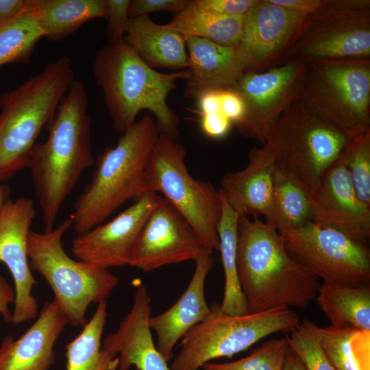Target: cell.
Here are the masks:
<instances>
[{
  "instance_id": "6da1fadb",
  "label": "cell",
  "mask_w": 370,
  "mask_h": 370,
  "mask_svg": "<svg viewBox=\"0 0 370 370\" xmlns=\"http://www.w3.org/2000/svg\"><path fill=\"white\" fill-rule=\"evenodd\" d=\"M84 84L75 79L47 123V139L32 149L27 168L44 231L54 228L60 208L82 173L95 162Z\"/></svg>"
},
{
  "instance_id": "7a4b0ae2",
  "label": "cell",
  "mask_w": 370,
  "mask_h": 370,
  "mask_svg": "<svg viewBox=\"0 0 370 370\" xmlns=\"http://www.w3.org/2000/svg\"><path fill=\"white\" fill-rule=\"evenodd\" d=\"M236 263L248 312L306 309L320 286L289 255L280 233L259 218L239 217Z\"/></svg>"
},
{
  "instance_id": "3957f363",
  "label": "cell",
  "mask_w": 370,
  "mask_h": 370,
  "mask_svg": "<svg viewBox=\"0 0 370 370\" xmlns=\"http://www.w3.org/2000/svg\"><path fill=\"white\" fill-rule=\"evenodd\" d=\"M92 69L115 132L124 133L136 121L139 112L147 110L153 114L160 133L177 140L180 121L167 98L179 79H188V69L158 72L124 41L97 50Z\"/></svg>"
},
{
  "instance_id": "277c9868",
  "label": "cell",
  "mask_w": 370,
  "mask_h": 370,
  "mask_svg": "<svg viewBox=\"0 0 370 370\" xmlns=\"http://www.w3.org/2000/svg\"><path fill=\"white\" fill-rule=\"evenodd\" d=\"M159 134L155 119L145 114L98 157L91 180L70 217L77 234L103 223L127 201L147 193V166Z\"/></svg>"
},
{
  "instance_id": "5b68a950",
  "label": "cell",
  "mask_w": 370,
  "mask_h": 370,
  "mask_svg": "<svg viewBox=\"0 0 370 370\" xmlns=\"http://www.w3.org/2000/svg\"><path fill=\"white\" fill-rule=\"evenodd\" d=\"M75 79L63 56L0 97V182L27 168L37 137Z\"/></svg>"
},
{
  "instance_id": "8992f818",
  "label": "cell",
  "mask_w": 370,
  "mask_h": 370,
  "mask_svg": "<svg viewBox=\"0 0 370 370\" xmlns=\"http://www.w3.org/2000/svg\"><path fill=\"white\" fill-rule=\"evenodd\" d=\"M72 226L71 217L49 231L31 230L28 236L30 268L48 283L54 301L66 315L69 324L83 326L90 304L106 300L119 284L118 278L108 269L71 258L62 243Z\"/></svg>"
},
{
  "instance_id": "52a82bcc",
  "label": "cell",
  "mask_w": 370,
  "mask_h": 370,
  "mask_svg": "<svg viewBox=\"0 0 370 370\" xmlns=\"http://www.w3.org/2000/svg\"><path fill=\"white\" fill-rule=\"evenodd\" d=\"M299 99L349 138L370 131V59L306 60Z\"/></svg>"
},
{
  "instance_id": "ba28073f",
  "label": "cell",
  "mask_w": 370,
  "mask_h": 370,
  "mask_svg": "<svg viewBox=\"0 0 370 370\" xmlns=\"http://www.w3.org/2000/svg\"><path fill=\"white\" fill-rule=\"evenodd\" d=\"M349 139L298 99L280 115L264 145L273 154L276 165L293 175L313 196L323 176L340 158Z\"/></svg>"
},
{
  "instance_id": "9c48e42d",
  "label": "cell",
  "mask_w": 370,
  "mask_h": 370,
  "mask_svg": "<svg viewBox=\"0 0 370 370\" xmlns=\"http://www.w3.org/2000/svg\"><path fill=\"white\" fill-rule=\"evenodd\" d=\"M211 309L210 315L181 339L171 370H199L212 360L245 351L271 334H288L300 323L297 313L286 307L242 315L222 313L219 306Z\"/></svg>"
},
{
  "instance_id": "30bf717a",
  "label": "cell",
  "mask_w": 370,
  "mask_h": 370,
  "mask_svg": "<svg viewBox=\"0 0 370 370\" xmlns=\"http://www.w3.org/2000/svg\"><path fill=\"white\" fill-rule=\"evenodd\" d=\"M184 147L160 133L146 171L147 192H159L188 222L212 251H219L217 225L222 212L220 190L189 173Z\"/></svg>"
},
{
  "instance_id": "8fae6325",
  "label": "cell",
  "mask_w": 370,
  "mask_h": 370,
  "mask_svg": "<svg viewBox=\"0 0 370 370\" xmlns=\"http://www.w3.org/2000/svg\"><path fill=\"white\" fill-rule=\"evenodd\" d=\"M279 233L291 257L323 283L370 284V249L367 243L314 221Z\"/></svg>"
},
{
  "instance_id": "7c38bea8",
  "label": "cell",
  "mask_w": 370,
  "mask_h": 370,
  "mask_svg": "<svg viewBox=\"0 0 370 370\" xmlns=\"http://www.w3.org/2000/svg\"><path fill=\"white\" fill-rule=\"evenodd\" d=\"M289 59H370V1L329 0L309 15L308 25Z\"/></svg>"
},
{
  "instance_id": "4fadbf2b",
  "label": "cell",
  "mask_w": 370,
  "mask_h": 370,
  "mask_svg": "<svg viewBox=\"0 0 370 370\" xmlns=\"http://www.w3.org/2000/svg\"><path fill=\"white\" fill-rule=\"evenodd\" d=\"M306 60L289 59L262 72L243 73L233 88L242 97L245 112L234 125L238 132L262 145L280 115L299 99Z\"/></svg>"
},
{
  "instance_id": "5bb4252c",
  "label": "cell",
  "mask_w": 370,
  "mask_h": 370,
  "mask_svg": "<svg viewBox=\"0 0 370 370\" xmlns=\"http://www.w3.org/2000/svg\"><path fill=\"white\" fill-rule=\"evenodd\" d=\"M309 15L258 0L245 16L235 48L243 73L262 72L288 60L291 47L306 29Z\"/></svg>"
},
{
  "instance_id": "9a60e30c",
  "label": "cell",
  "mask_w": 370,
  "mask_h": 370,
  "mask_svg": "<svg viewBox=\"0 0 370 370\" xmlns=\"http://www.w3.org/2000/svg\"><path fill=\"white\" fill-rule=\"evenodd\" d=\"M210 250L184 217L164 197L147 219L129 265L144 272L188 260Z\"/></svg>"
},
{
  "instance_id": "2e32d148",
  "label": "cell",
  "mask_w": 370,
  "mask_h": 370,
  "mask_svg": "<svg viewBox=\"0 0 370 370\" xmlns=\"http://www.w3.org/2000/svg\"><path fill=\"white\" fill-rule=\"evenodd\" d=\"M32 199H9L0 212V262L10 272L15 292L12 321L15 325L38 316V304L32 294L37 281L28 258V236L35 216Z\"/></svg>"
},
{
  "instance_id": "e0dca14e",
  "label": "cell",
  "mask_w": 370,
  "mask_h": 370,
  "mask_svg": "<svg viewBox=\"0 0 370 370\" xmlns=\"http://www.w3.org/2000/svg\"><path fill=\"white\" fill-rule=\"evenodd\" d=\"M160 196L147 192L112 220L78 234L72 254L79 260L108 269L129 265L135 246Z\"/></svg>"
},
{
  "instance_id": "ac0fdd59",
  "label": "cell",
  "mask_w": 370,
  "mask_h": 370,
  "mask_svg": "<svg viewBox=\"0 0 370 370\" xmlns=\"http://www.w3.org/2000/svg\"><path fill=\"white\" fill-rule=\"evenodd\" d=\"M313 221L367 243L370 207L357 196L341 158L327 171L312 196Z\"/></svg>"
},
{
  "instance_id": "d6986e66",
  "label": "cell",
  "mask_w": 370,
  "mask_h": 370,
  "mask_svg": "<svg viewBox=\"0 0 370 370\" xmlns=\"http://www.w3.org/2000/svg\"><path fill=\"white\" fill-rule=\"evenodd\" d=\"M134 301L118 329L102 341V348L119 358L117 370H171L155 345L149 325L151 298L140 280L134 281Z\"/></svg>"
},
{
  "instance_id": "ffe728a7",
  "label": "cell",
  "mask_w": 370,
  "mask_h": 370,
  "mask_svg": "<svg viewBox=\"0 0 370 370\" xmlns=\"http://www.w3.org/2000/svg\"><path fill=\"white\" fill-rule=\"evenodd\" d=\"M68 324L58 304L45 301L36 321L22 336L3 339L0 370H49L56 360L55 343Z\"/></svg>"
},
{
  "instance_id": "44dd1931",
  "label": "cell",
  "mask_w": 370,
  "mask_h": 370,
  "mask_svg": "<svg viewBox=\"0 0 370 370\" xmlns=\"http://www.w3.org/2000/svg\"><path fill=\"white\" fill-rule=\"evenodd\" d=\"M212 252L207 251L195 260L193 277L177 301L167 310L150 317L151 330L157 336L156 347L167 361L177 342L212 312L206 301L204 287L213 266Z\"/></svg>"
},
{
  "instance_id": "7402d4cb",
  "label": "cell",
  "mask_w": 370,
  "mask_h": 370,
  "mask_svg": "<svg viewBox=\"0 0 370 370\" xmlns=\"http://www.w3.org/2000/svg\"><path fill=\"white\" fill-rule=\"evenodd\" d=\"M275 159L265 145L251 149L248 164L241 171L225 173L220 190L239 217H268L273 198Z\"/></svg>"
},
{
  "instance_id": "603a6c76",
  "label": "cell",
  "mask_w": 370,
  "mask_h": 370,
  "mask_svg": "<svg viewBox=\"0 0 370 370\" xmlns=\"http://www.w3.org/2000/svg\"><path fill=\"white\" fill-rule=\"evenodd\" d=\"M184 38L190 71L184 92L186 97L197 98L206 90L234 87L243 74L235 48L201 38Z\"/></svg>"
},
{
  "instance_id": "cb8c5ba5",
  "label": "cell",
  "mask_w": 370,
  "mask_h": 370,
  "mask_svg": "<svg viewBox=\"0 0 370 370\" xmlns=\"http://www.w3.org/2000/svg\"><path fill=\"white\" fill-rule=\"evenodd\" d=\"M123 41L153 69H188L184 37L165 25L156 23L149 15L130 18Z\"/></svg>"
},
{
  "instance_id": "d4e9b609",
  "label": "cell",
  "mask_w": 370,
  "mask_h": 370,
  "mask_svg": "<svg viewBox=\"0 0 370 370\" xmlns=\"http://www.w3.org/2000/svg\"><path fill=\"white\" fill-rule=\"evenodd\" d=\"M32 8L43 37L60 41L87 21L107 18V0H32Z\"/></svg>"
},
{
  "instance_id": "484cf974",
  "label": "cell",
  "mask_w": 370,
  "mask_h": 370,
  "mask_svg": "<svg viewBox=\"0 0 370 370\" xmlns=\"http://www.w3.org/2000/svg\"><path fill=\"white\" fill-rule=\"evenodd\" d=\"M313 221L312 195L293 175L276 165L272 203L265 223L278 232Z\"/></svg>"
},
{
  "instance_id": "4316f807",
  "label": "cell",
  "mask_w": 370,
  "mask_h": 370,
  "mask_svg": "<svg viewBox=\"0 0 370 370\" xmlns=\"http://www.w3.org/2000/svg\"><path fill=\"white\" fill-rule=\"evenodd\" d=\"M336 370H370V331L320 327L303 319Z\"/></svg>"
},
{
  "instance_id": "83f0119b",
  "label": "cell",
  "mask_w": 370,
  "mask_h": 370,
  "mask_svg": "<svg viewBox=\"0 0 370 370\" xmlns=\"http://www.w3.org/2000/svg\"><path fill=\"white\" fill-rule=\"evenodd\" d=\"M315 298L331 325L370 331V284L348 286L323 283Z\"/></svg>"
},
{
  "instance_id": "f1b7e54d",
  "label": "cell",
  "mask_w": 370,
  "mask_h": 370,
  "mask_svg": "<svg viewBox=\"0 0 370 370\" xmlns=\"http://www.w3.org/2000/svg\"><path fill=\"white\" fill-rule=\"evenodd\" d=\"M245 16H231L210 12L194 6H186L175 14L165 25L183 37H197L236 48L241 38Z\"/></svg>"
},
{
  "instance_id": "f546056e",
  "label": "cell",
  "mask_w": 370,
  "mask_h": 370,
  "mask_svg": "<svg viewBox=\"0 0 370 370\" xmlns=\"http://www.w3.org/2000/svg\"><path fill=\"white\" fill-rule=\"evenodd\" d=\"M220 190V189H219ZM221 191V190H220ZM222 212L217 225L219 251L223 264L225 286L219 311L230 315L249 313L241 290L236 263L238 214L227 202L221 193Z\"/></svg>"
},
{
  "instance_id": "4dcf8cb0",
  "label": "cell",
  "mask_w": 370,
  "mask_h": 370,
  "mask_svg": "<svg viewBox=\"0 0 370 370\" xmlns=\"http://www.w3.org/2000/svg\"><path fill=\"white\" fill-rule=\"evenodd\" d=\"M107 302L101 301L79 334L66 345V370H117L119 358L102 348Z\"/></svg>"
},
{
  "instance_id": "1f68e13d",
  "label": "cell",
  "mask_w": 370,
  "mask_h": 370,
  "mask_svg": "<svg viewBox=\"0 0 370 370\" xmlns=\"http://www.w3.org/2000/svg\"><path fill=\"white\" fill-rule=\"evenodd\" d=\"M43 37L32 8L0 25V66L10 63L29 62L36 45Z\"/></svg>"
},
{
  "instance_id": "d6a6232c",
  "label": "cell",
  "mask_w": 370,
  "mask_h": 370,
  "mask_svg": "<svg viewBox=\"0 0 370 370\" xmlns=\"http://www.w3.org/2000/svg\"><path fill=\"white\" fill-rule=\"evenodd\" d=\"M290 349L287 334L284 336L264 342L247 356L227 362H209L204 370H282Z\"/></svg>"
},
{
  "instance_id": "836d02e7",
  "label": "cell",
  "mask_w": 370,
  "mask_h": 370,
  "mask_svg": "<svg viewBox=\"0 0 370 370\" xmlns=\"http://www.w3.org/2000/svg\"><path fill=\"white\" fill-rule=\"evenodd\" d=\"M341 158L357 196L370 207V131L349 138Z\"/></svg>"
},
{
  "instance_id": "e575fe53",
  "label": "cell",
  "mask_w": 370,
  "mask_h": 370,
  "mask_svg": "<svg viewBox=\"0 0 370 370\" xmlns=\"http://www.w3.org/2000/svg\"><path fill=\"white\" fill-rule=\"evenodd\" d=\"M290 349L307 370H336L309 328L301 322L287 334Z\"/></svg>"
},
{
  "instance_id": "d590c367",
  "label": "cell",
  "mask_w": 370,
  "mask_h": 370,
  "mask_svg": "<svg viewBox=\"0 0 370 370\" xmlns=\"http://www.w3.org/2000/svg\"><path fill=\"white\" fill-rule=\"evenodd\" d=\"M130 0H107L108 20L106 34L108 44L123 41L130 19L128 8Z\"/></svg>"
},
{
  "instance_id": "8d00e7d4",
  "label": "cell",
  "mask_w": 370,
  "mask_h": 370,
  "mask_svg": "<svg viewBox=\"0 0 370 370\" xmlns=\"http://www.w3.org/2000/svg\"><path fill=\"white\" fill-rule=\"evenodd\" d=\"M258 0H192L191 3L201 10L216 14L245 16Z\"/></svg>"
},
{
  "instance_id": "74e56055",
  "label": "cell",
  "mask_w": 370,
  "mask_h": 370,
  "mask_svg": "<svg viewBox=\"0 0 370 370\" xmlns=\"http://www.w3.org/2000/svg\"><path fill=\"white\" fill-rule=\"evenodd\" d=\"M187 0H134L130 1L128 8L130 18L149 15L157 11L174 12L175 14L183 10L187 5Z\"/></svg>"
},
{
  "instance_id": "f35d334b",
  "label": "cell",
  "mask_w": 370,
  "mask_h": 370,
  "mask_svg": "<svg viewBox=\"0 0 370 370\" xmlns=\"http://www.w3.org/2000/svg\"><path fill=\"white\" fill-rule=\"evenodd\" d=\"M221 111L232 122L238 123L244 116L245 102L241 95L233 88L220 91Z\"/></svg>"
},
{
  "instance_id": "ab89813d",
  "label": "cell",
  "mask_w": 370,
  "mask_h": 370,
  "mask_svg": "<svg viewBox=\"0 0 370 370\" xmlns=\"http://www.w3.org/2000/svg\"><path fill=\"white\" fill-rule=\"evenodd\" d=\"M200 115L202 132L213 139L224 138L232 125V122L221 112Z\"/></svg>"
},
{
  "instance_id": "60d3db41",
  "label": "cell",
  "mask_w": 370,
  "mask_h": 370,
  "mask_svg": "<svg viewBox=\"0 0 370 370\" xmlns=\"http://www.w3.org/2000/svg\"><path fill=\"white\" fill-rule=\"evenodd\" d=\"M286 9L311 15L325 7L329 0H270Z\"/></svg>"
},
{
  "instance_id": "b9f144b4",
  "label": "cell",
  "mask_w": 370,
  "mask_h": 370,
  "mask_svg": "<svg viewBox=\"0 0 370 370\" xmlns=\"http://www.w3.org/2000/svg\"><path fill=\"white\" fill-rule=\"evenodd\" d=\"M30 3L31 0H0V25L21 14Z\"/></svg>"
},
{
  "instance_id": "7bdbcfd3",
  "label": "cell",
  "mask_w": 370,
  "mask_h": 370,
  "mask_svg": "<svg viewBox=\"0 0 370 370\" xmlns=\"http://www.w3.org/2000/svg\"><path fill=\"white\" fill-rule=\"evenodd\" d=\"M14 288L0 275V314L8 323L12 321V312L9 306L14 304Z\"/></svg>"
},
{
  "instance_id": "ee69618b",
  "label": "cell",
  "mask_w": 370,
  "mask_h": 370,
  "mask_svg": "<svg viewBox=\"0 0 370 370\" xmlns=\"http://www.w3.org/2000/svg\"><path fill=\"white\" fill-rule=\"evenodd\" d=\"M221 90H209L199 94L197 97L200 114L220 112Z\"/></svg>"
},
{
  "instance_id": "f6af8a7d",
  "label": "cell",
  "mask_w": 370,
  "mask_h": 370,
  "mask_svg": "<svg viewBox=\"0 0 370 370\" xmlns=\"http://www.w3.org/2000/svg\"><path fill=\"white\" fill-rule=\"evenodd\" d=\"M282 370L307 369L298 356L290 349L286 354Z\"/></svg>"
},
{
  "instance_id": "bcb514c9",
  "label": "cell",
  "mask_w": 370,
  "mask_h": 370,
  "mask_svg": "<svg viewBox=\"0 0 370 370\" xmlns=\"http://www.w3.org/2000/svg\"><path fill=\"white\" fill-rule=\"evenodd\" d=\"M10 187L3 182H0V212L5 202L10 199Z\"/></svg>"
}]
</instances>
